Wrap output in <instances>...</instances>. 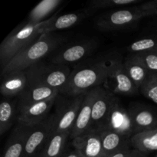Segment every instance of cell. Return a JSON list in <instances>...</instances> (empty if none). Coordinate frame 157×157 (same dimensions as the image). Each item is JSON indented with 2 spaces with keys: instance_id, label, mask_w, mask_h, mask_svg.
I'll use <instances>...</instances> for the list:
<instances>
[{
  "instance_id": "obj_1",
  "label": "cell",
  "mask_w": 157,
  "mask_h": 157,
  "mask_svg": "<svg viewBox=\"0 0 157 157\" xmlns=\"http://www.w3.org/2000/svg\"><path fill=\"white\" fill-rule=\"evenodd\" d=\"M107 77L106 60L94 61L71 71L67 84L60 94L72 97L87 94L93 89L102 86L105 83Z\"/></svg>"
},
{
  "instance_id": "obj_2",
  "label": "cell",
  "mask_w": 157,
  "mask_h": 157,
  "mask_svg": "<svg viewBox=\"0 0 157 157\" xmlns=\"http://www.w3.org/2000/svg\"><path fill=\"white\" fill-rule=\"evenodd\" d=\"M64 39L55 33H44L37 41L21 51L2 70V75L16 71H25L57 48Z\"/></svg>"
},
{
  "instance_id": "obj_3",
  "label": "cell",
  "mask_w": 157,
  "mask_h": 157,
  "mask_svg": "<svg viewBox=\"0 0 157 157\" xmlns=\"http://www.w3.org/2000/svg\"><path fill=\"white\" fill-rule=\"evenodd\" d=\"M42 22L32 24L25 23L12 31L0 45V61L2 70L19 52L38 39L41 35V28L45 24Z\"/></svg>"
},
{
  "instance_id": "obj_4",
  "label": "cell",
  "mask_w": 157,
  "mask_h": 157,
  "mask_svg": "<svg viewBox=\"0 0 157 157\" xmlns=\"http://www.w3.org/2000/svg\"><path fill=\"white\" fill-rule=\"evenodd\" d=\"M25 71L30 85L44 86L60 91L67 84L71 73L67 65L48 64L42 61L32 65Z\"/></svg>"
},
{
  "instance_id": "obj_5",
  "label": "cell",
  "mask_w": 157,
  "mask_h": 157,
  "mask_svg": "<svg viewBox=\"0 0 157 157\" xmlns=\"http://www.w3.org/2000/svg\"><path fill=\"white\" fill-rule=\"evenodd\" d=\"M86 94L78 96H67L59 94L55 102V131L67 132L72 130Z\"/></svg>"
},
{
  "instance_id": "obj_6",
  "label": "cell",
  "mask_w": 157,
  "mask_h": 157,
  "mask_svg": "<svg viewBox=\"0 0 157 157\" xmlns=\"http://www.w3.org/2000/svg\"><path fill=\"white\" fill-rule=\"evenodd\" d=\"M106 60L107 67V77L104 86L105 88L114 94H136L139 88L132 81L124 67V62L117 57L108 58Z\"/></svg>"
},
{
  "instance_id": "obj_7",
  "label": "cell",
  "mask_w": 157,
  "mask_h": 157,
  "mask_svg": "<svg viewBox=\"0 0 157 157\" xmlns=\"http://www.w3.org/2000/svg\"><path fill=\"white\" fill-rule=\"evenodd\" d=\"M147 17L140 6H131L109 12L99 17L97 26L101 31H115L135 25Z\"/></svg>"
},
{
  "instance_id": "obj_8",
  "label": "cell",
  "mask_w": 157,
  "mask_h": 157,
  "mask_svg": "<svg viewBox=\"0 0 157 157\" xmlns=\"http://www.w3.org/2000/svg\"><path fill=\"white\" fill-rule=\"evenodd\" d=\"M99 126H104L130 140L136 134L130 111L118 98H116L107 116Z\"/></svg>"
},
{
  "instance_id": "obj_9",
  "label": "cell",
  "mask_w": 157,
  "mask_h": 157,
  "mask_svg": "<svg viewBox=\"0 0 157 157\" xmlns=\"http://www.w3.org/2000/svg\"><path fill=\"white\" fill-rule=\"evenodd\" d=\"M55 130L54 115L51 114L38 125L32 127L21 157H38L52 132Z\"/></svg>"
},
{
  "instance_id": "obj_10",
  "label": "cell",
  "mask_w": 157,
  "mask_h": 157,
  "mask_svg": "<svg viewBox=\"0 0 157 157\" xmlns=\"http://www.w3.org/2000/svg\"><path fill=\"white\" fill-rule=\"evenodd\" d=\"M72 145L80 157H106L101 133L97 127H90L81 135L74 138Z\"/></svg>"
},
{
  "instance_id": "obj_11",
  "label": "cell",
  "mask_w": 157,
  "mask_h": 157,
  "mask_svg": "<svg viewBox=\"0 0 157 157\" xmlns=\"http://www.w3.org/2000/svg\"><path fill=\"white\" fill-rule=\"evenodd\" d=\"M57 98L25 106H17V123L29 127L38 125L48 117Z\"/></svg>"
},
{
  "instance_id": "obj_12",
  "label": "cell",
  "mask_w": 157,
  "mask_h": 157,
  "mask_svg": "<svg viewBox=\"0 0 157 157\" xmlns=\"http://www.w3.org/2000/svg\"><path fill=\"white\" fill-rule=\"evenodd\" d=\"M96 47V42L93 40L85 41L67 46L61 50L52 58V63L61 65L81 61L88 55Z\"/></svg>"
},
{
  "instance_id": "obj_13",
  "label": "cell",
  "mask_w": 157,
  "mask_h": 157,
  "mask_svg": "<svg viewBox=\"0 0 157 157\" xmlns=\"http://www.w3.org/2000/svg\"><path fill=\"white\" fill-rule=\"evenodd\" d=\"M98 87H99L86 94L76 121L71 131L70 136L72 139L81 135L90 127H91L92 109L95 98L98 94Z\"/></svg>"
},
{
  "instance_id": "obj_14",
  "label": "cell",
  "mask_w": 157,
  "mask_h": 157,
  "mask_svg": "<svg viewBox=\"0 0 157 157\" xmlns=\"http://www.w3.org/2000/svg\"><path fill=\"white\" fill-rule=\"evenodd\" d=\"M117 96L103 86L98 87L92 109V127L101 125L108 114Z\"/></svg>"
},
{
  "instance_id": "obj_15",
  "label": "cell",
  "mask_w": 157,
  "mask_h": 157,
  "mask_svg": "<svg viewBox=\"0 0 157 157\" xmlns=\"http://www.w3.org/2000/svg\"><path fill=\"white\" fill-rule=\"evenodd\" d=\"M32 127L17 124L8 139L2 157H21Z\"/></svg>"
},
{
  "instance_id": "obj_16",
  "label": "cell",
  "mask_w": 157,
  "mask_h": 157,
  "mask_svg": "<svg viewBox=\"0 0 157 157\" xmlns=\"http://www.w3.org/2000/svg\"><path fill=\"white\" fill-rule=\"evenodd\" d=\"M3 77L0 90L5 98L19 97L29 86V80L25 71L9 72L3 75Z\"/></svg>"
},
{
  "instance_id": "obj_17",
  "label": "cell",
  "mask_w": 157,
  "mask_h": 157,
  "mask_svg": "<svg viewBox=\"0 0 157 157\" xmlns=\"http://www.w3.org/2000/svg\"><path fill=\"white\" fill-rule=\"evenodd\" d=\"M136 133L157 128V114L142 105H133L128 108Z\"/></svg>"
},
{
  "instance_id": "obj_18",
  "label": "cell",
  "mask_w": 157,
  "mask_h": 157,
  "mask_svg": "<svg viewBox=\"0 0 157 157\" xmlns=\"http://www.w3.org/2000/svg\"><path fill=\"white\" fill-rule=\"evenodd\" d=\"M99 129L102 140L103 150L106 157H109L124 149L130 148V140L122 135L104 127H97Z\"/></svg>"
},
{
  "instance_id": "obj_19",
  "label": "cell",
  "mask_w": 157,
  "mask_h": 157,
  "mask_svg": "<svg viewBox=\"0 0 157 157\" xmlns=\"http://www.w3.org/2000/svg\"><path fill=\"white\" fill-rule=\"evenodd\" d=\"M87 12H71V13L64 14L60 16H58V12H57L53 16L48 18L45 24L41 26V32L42 34L54 33L56 31L69 29L77 25L83 18H85V16H87L86 15Z\"/></svg>"
},
{
  "instance_id": "obj_20",
  "label": "cell",
  "mask_w": 157,
  "mask_h": 157,
  "mask_svg": "<svg viewBox=\"0 0 157 157\" xmlns=\"http://www.w3.org/2000/svg\"><path fill=\"white\" fill-rule=\"evenodd\" d=\"M60 94L58 89L40 85H30L18 97L17 106H25L35 103L42 102L57 98Z\"/></svg>"
},
{
  "instance_id": "obj_21",
  "label": "cell",
  "mask_w": 157,
  "mask_h": 157,
  "mask_svg": "<svg viewBox=\"0 0 157 157\" xmlns=\"http://www.w3.org/2000/svg\"><path fill=\"white\" fill-rule=\"evenodd\" d=\"M124 65L127 75L139 89L151 74L138 54L129 55L124 61Z\"/></svg>"
},
{
  "instance_id": "obj_22",
  "label": "cell",
  "mask_w": 157,
  "mask_h": 157,
  "mask_svg": "<svg viewBox=\"0 0 157 157\" xmlns=\"http://www.w3.org/2000/svg\"><path fill=\"white\" fill-rule=\"evenodd\" d=\"M71 133L54 130L38 157H62L65 144Z\"/></svg>"
},
{
  "instance_id": "obj_23",
  "label": "cell",
  "mask_w": 157,
  "mask_h": 157,
  "mask_svg": "<svg viewBox=\"0 0 157 157\" xmlns=\"http://www.w3.org/2000/svg\"><path fill=\"white\" fill-rule=\"evenodd\" d=\"M130 144L133 149L147 155L157 151V128L136 133L130 139Z\"/></svg>"
},
{
  "instance_id": "obj_24",
  "label": "cell",
  "mask_w": 157,
  "mask_h": 157,
  "mask_svg": "<svg viewBox=\"0 0 157 157\" xmlns=\"http://www.w3.org/2000/svg\"><path fill=\"white\" fill-rule=\"evenodd\" d=\"M18 116L17 104L6 98L0 104V135H3L13 125Z\"/></svg>"
},
{
  "instance_id": "obj_25",
  "label": "cell",
  "mask_w": 157,
  "mask_h": 157,
  "mask_svg": "<svg viewBox=\"0 0 157 157\" xmlns=\"http://www.w3.org/2000/svg\"><path fill=\"white\" fill-rule=\"evenodd\" d=\"M62 0H44L38 3L29 13L27 23L37 24L45 21L46 18L56 10Z\"/></svg>"
},
{
  "instance_id": "obj_26",
  "label": "cell",
  "mask_w": 157,
  "mask_h": 157,
  "mask_svg": "<svg viewBox=\"0 0 157 157\" xmlns=\"http://www.w3.org/2000/svg\"><path fill=\"white\" fill-rule=\"evenodd\" d=\"M157 49V36L141 38L132 42L127 47V50L132 54H138L141 52H151Z\"/></svg>"
},
{
  "instance_id": "obj_27",
  "label": "cell",
  "mask_w": 157,
  "mask_h": 157,
  "mask_svg": "<svg viewBox=\"0 0 157 157\" xmlns=\"http://www.w3.org/2000/svg\"><path fill=\"white\" fill-rule=\"evenodd\" d=\"M139 0H95L89 3L88 10H98L101 9L115 7H127L139 2Z\"/></svg>"
},
{
  "instance_id": "obj_28",
  "label": "cell",
  "mask_w": 157,
  "mask_h": 157,
  "mask_svg": "<svg viewBox=\"0 0 157 157\" xmlns=\"http://www.w3.org/2000/svg\"><path fill=\"white\" fill-rule=\"evenodd\" d=\"M139 91L147 99L157 104V75L150 74L140 87Z\"/></svg>"
},
{
  "instance_id": "obj_29",
  "label": "cell",
  "mask_w": 157,
  "mask_h": 157,
  "mask_svg": "<svg viewBox=\"0 0 157 157\" xmlns=\"http://www.w3.org/2000/svg\"><path fill=\"white\" fill-rule=\"evenodd\" d=\"M144 64L151 74L157 75V52L151 51L138 53Z\"/></svg>"
},
{
  "instance_id": "obj_30",
  "label": "cell",
  "mask_w": 157,
  "mask_h": 157,
  "mask_svg": "<svg viewBox=\"0 0 157 157\" xmlns=\"http://www.w3.org/2000/svg\"><path fill=\"white\" fill-rule=\"evenodd\" d=\"M109 157H147V155L136 149L127 148Z\"/></svg>"
},
{
  "instance_id": "obj_31",
  "label": "cell",
  "mask_w": 157,
  "mask_h": 157,
  "mask_svg": "<svg viewBox=\"0 0 157 157\" xmlns=\"http://www.w3.org/2000/svg\"><path fill=\"white\" fill-rule=\"evenodd\" d=\"M140 8L146 14L147 17L156 16L157 17V1L147 2L144 4L140 5Z\"/></svg>"
},
{
  "instance_id": "obj_32",
  "label": "cell",
  "mask_w": 157,
  "mask_h": 157,
  "mask_svg": "<svg viewBox=\"0 0 157 157\" xmlns=\"http://www.w3.org/2000/svg\"><path fill=\"white\" fill-rule=\"evenodd\" d=\"M64 157H80V156H79V154L77 153L76 150H73V151L69 152V153Z\"/></svg>"
},
{
  "instance_id": "obj_33",
  "label": "cell",
  "mask_w": 157,
  "mask_h": 157,
  "mask_svg": "<svg viewBox=\"0 0 157 157\" xmlns=\"http://www.w3.org/2000/svg\"><path fill=\"white\" fill-rule=\"evenodd\" d=\"M154 25H153V30H154V32H155V35L157 36V19L154 22Z\"/></svg>"
},
{
  "instance_id": "obj_34",
  "label": "cell",
  "mask_w": 157,
  "mask_h": 157,
  "mask_svg": "<svg viewBox=\"0 0 157 157\" xmlns=\"http://www.w3.org/2000/svg\"><path fill=\"white\" fill-rule=\"evenodd\" d=\"M155 157H157V155H156V156H155Z\"/></svg>"
},
{
  "instance_id": "obj_35",
  "label": "cell",
  "mask_w": 157,
  "mask_h": 157,
  "mask_svg": "<svg viewBox=\"0 0 157 157\" xmlns=\"http://www.w3.org/2000/svg\"><path fill=\"white\" fill-rule=\"evenodd\" d=\"M156 52H157V49H156Z\"/></svg>"
}]
</instances>
